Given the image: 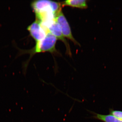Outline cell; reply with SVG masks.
I'll return each mask as SVG.
<instances>
[{
  "mask_svg": "<svg viewBox=\"0 0 122 122\" xmlns=\"http://www.w3.org/2000/svg\"><path fill=\"white\" fill-rule=\"evenodd\" d=\"M57 40L56 37L51 33H48L44 39L36 42L35 46L32 49L26 51L25 52L29 53L30 58L37 53L49 52L56 53H57L56 49Z\"/></svg>",
  "mask_w": 122,
  "mask_h": 122,
  "instance_id": "cell-1",
  "label": "cell"
},
{
  "mask_svg": "<svg viewBox=\"0 0 122 122\" xmlns=\"http://www.w3.org/2000/svg\"><path fill=\"white\" fill-rule=\"evenodd\" d=\"M31 6L35 14L52 13L56 16L62 10L61 3L48 0L34 1L31 4Z\"/></svg>",
  "mask_w": 122,
  "mask_h": 122,
  "instance_id": "cell-2",
  "label": "cell"
},
{
  "mask_svg": "<svg viewBox=\"0 0 122 122\" xmlns=\"http://www.w3.org/2000/svg\"><path fill=\"white\" fill-rule=\"evenodd\" d=\"M55 20L59 25L65 37L70 40L75 45L80 46L79 43L73 36L69 24L62 10L57 14Z\"/></svg>",
  "mask_w": 122,
  "mask_h": 122,
  "instance_id": "cell-3",
  "label": "cell"
},
{
  "mask_svg": "<svg viewBox=\"0 0 122 122\" xmlns=\"http://www.w3.org/2000/svg\"><path fill=\"white\" fill-rule=\"evenodd\" d=\"M43 26L46 30H48L49 32L56 37L57 39L62 41L65 44L66 48V52L68 55L71 56L72 53L69 44L66 39L65 37L63 36L60 26L55 20L50 22L46 25Z\"/></svg>",
  "mask_w": 122,
  "mask_h": 122,
  "instance_id": "cell-4",
  "label": "cell"
},
{
  "mask_svg": "<svg viewBox=\"0 0 122 122\" xmlns=\"http://www.w3.org/2000/svg\"><path fill=\"white\" fill-rule=\"evenodd\" d=\"M30 36L36 42L44 39L48 32L38 20H35L27 28Z\"/></svg>",
  "mask_w": 122,
  "mask_h": 122,
  "instance_id": "cell-5",
  "label": "cell"
},
{
  "mask_svg": "<svg viewBox=\"0 0 122 122\" xmlns=\"http://www.w3.org/2000/svg\"><path fill=\"white\" fill-rule=\"evenodd\" d=\"M62 6H69L72 8L86 9L87 8V1L85 0H67L61 3Z\"/></svg>",
  "mask_w": 122,
  "mask_h": 122,
  "instance_id": "cell-6",
  "label": "cell"
},
{
  "mask_svg": "<svg viewBox=\"0 0 122 122\" xmlns=\"http://www.w3.org/2000/svg\"><path fill=\"white\" fill-rule=\"evenodd\" d=\"M94 115V117L104 122H122V120L111 114L105 115L95 113Z\"/></svg>",
  "mask_w": 122,
  "mask_h": 122,
  "instance_id": "cell-7",
  "label": "cell"
},
{
  "mask_svg": "<svg viewBox=\"0 0 122 122\" xmlns=\"http://www.w3.org/2000/svg\"><path fill=\"white\" fill-rule=\"evenodd\" d=\"M111 113L116 117L122 121V111H112L111 112Z\"/></svg>",
  "mask_w": 122,
  "mask_h": 122,
  "instance_id": "cell-8",
  "label": "cell"
}]
</instances>
